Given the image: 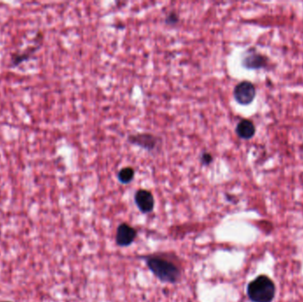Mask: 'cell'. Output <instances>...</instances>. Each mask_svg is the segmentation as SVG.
Segmentation results:
<instances>
[{"instance_id":"cell-11","label":"cell","mask_w":303,"mask_h":302,"mask_svg":"<svg viewBox=\"0 0 303 302\" xmlns=\"http://www.w3.org/2000/svg\"><path fill=\"white\" fill-rule=\"evenodd\" d=\"M166 23L168 24H171V25L178 23V16L175 13H171L166 20Z\"/></svg>"},{"instance_id":"cell-9","label":"cell","mask_w":303,"mask_h":302,"mask_svg":"<svg viewBox=\"0 0 303 302\" xmlns=\"http://www.w3.org/2000/svg\"><path fill=\"white\" fill-rule=\"evenodd\" d=\"M134 169L131 167H126L120 170L118 173V179L122 184H129L134 178Z\"/></svg>"},{"instance_id":"cell-3","label":"cell","mask_w":303,"mask_h":302,"mask_svg":"<svg viewBox=\"0 0 303 302\" xmlns=\"http://www.w3.org/2000/svg\"><path fill=\"white\" fill-rule=\"evenodd\" d=\"M254 85L248 81H244L236 85L233 92L235 100L242 106H247L253 102L255 98Z\"/></svg>"},{"instance_id":"cell-2","label":"cell","mask_w":303,"mask_h":302,"mask_svg":"<svg viewBox=\"0 0 303 302\" xmlns=\"http://www.w3.org/2000/svg\"><path fill=\"white\" fill-rule=\"evenodd\" d=\"M146 264L150 270L163 282L176 283L180 277L179 268L169 260L158 257H150L146 259Z\"/></svg>"},{"instance_id":"cell-7","label":"cell","mask_w":303,"mask_h":302,"mask_svg":"<svg viewBox=\"0 0 303 302\" xmlns=\"http://www.w3.org/2000/svg\"><path fill=\"white\" fill-rule=\"evenodd\" d=\"M236 132L239 138L243 139H250L255 133V127L249 120H242L237 125Z\"/></svg>"},{"instance_id":"cell-1","label":"cell","mask_w":303,"mask_h":302,"mask_svg":"<svg viewBox=\"0 0 303 302\" xmlns=\"http://www.w3.org/2000/svg\"><path fill=\"white\" fill-rule=\"evenodd\" d=\"M275 284L266 275H260L247 287V295L253 302H271L275 297Z\"/></svg>"},{"instance_id":"cell-8","label":"cell","mask_w":303,"mask_h":302,"mask_svg":"<svg viewBox=\"0 0 303 302\" xmlns=\"http://www.w3.org/2000/svg\"><path fill=\"white\" fill-rule=\"evenodd\" d=\"M243 65L247 69H261L265 65V59L256 53L247 54L243 60Z\"/></svg>"},{"instance_id":"cell-10","label":"cell","mask_w":303,"mask_h":302,"mask_svg":"<svg viewBox=\"0 0 303 302\" xmlns=\"http://www.w3.org/2000/svg\"><path fill=\"white\" fill-rule=\"evenodd\" d=\"M213 161V157L209 153H205L201 154V163L203 165H209Z\"/></svg>"},{"instance_id":"cell-4","label":"cell","mask_w":303,"mask_h":302,"mask_svg":"<svg viewBox=\"0 0 303 302\" xmlns=\"http://www.w3.org/2000/svg\"><path fill=\"white\" fill-rule=\"evenodd\" d=\"M135 202L137 204L139 210L147 214L154 209V196L146 190H139L135 194Z\"/></svg>"},{"instance_id":"cell-6","label":"cell","mask_w":303,"mask_h":302,"mask_svg":"<svg viewBox=\"0 0 303 302\" xmlns=\"http://www.w3.org/2000/svg\"><path fill=\"white\" fill-rule=\"evenodd\" d=\"M129 140L132 144L143 147L146 150H154L158 145V138L151 134H138L131 136Z\"/></svg>"},{"instance_id":"cell-5","label":"cell","mask_w":303,"mask_h":302,"mask_svg":"<svg viewBox=\"0 0 303 302\" xmlns=\"http://www.w3.org/2000/svg\"><path fill=\"white\" fill-rule=\"evenodd\" d=\"M137 236V232L132 227L128 225L126 223H123L119 226L117 229L116 233V242L121 246H127L131 245L134 241L135 237Z\"/></svg>"}]
</instances>
